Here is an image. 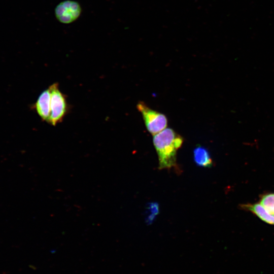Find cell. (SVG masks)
<instances>
[{
    "label": "cell",
    "instance_id": "obj_7",
    "mask_svg": "<svg viewBox=\"0 0 274 274\" xmlns=\"http://www.w3.org/2000/svg\"><path fill=\"white\" fill-rule=\"evenodd\" d=\"M246 207L262 221L274 225V215L269 213L260 203L248 205Z\"/></svg>",
    "mask_w": 274,
    "mask_h": 274
},
{
    "label": "cell",
    "instance_id": "obj_9",
    "mask_svg": "<svg viewBox=\"0 0 274 274\" xmlns=\"http://www.w3.org/2000/svg\"><path fill=\"white\" fill-rule=\"evenodd\" d=\"M159 206L157 203L151 202L148 204L147 216L146 221L148 224H151L153 222L159 213Z\"/></svg>",
    "mask_w": 274,
    "mask_h": 274
},
{
    "label": "cell",
    "instance_id": "obj_3",
    "mask_svg": "<svg viewBox=\"0 0 274 274\" xmlns=\"http://www.w3.org/2000/svg\"><path fill=\"white\" fill-rule=\"evenodd\" d=\"M51 92L50 114L48 123L55 126L63 120L68 111V105L65 95L59 88L57 83L49 87Z\"/></svg>",
    "mask_w": 274,
    "mask_h": 274
},
{
    "label": "cell",
    "instance_id": "obj_2",
    "mask_svg": "<svg viewBox=\"0 0 274 274\" xmlns=\"http://www.w3.org/2000/svg\"><path fill=\"white\" fill-rule=\"evenodd\" d=\"M136 108L142 115L147 130L153 135L166 128L167 119L164 114L151 109L142 101L137 104Z\"/></svg>",
    "mask_w": 274,
    "mask_h": 274
},
{
    "label": "cell",
    "instance_id": "obj_4",
    "mask_svg": "<svg viewBox=\"0 0 274 274\" xmlns=\"http://www.w3.org/2000/svg\"><path fill=\"white\" fill-rule=\"evenodd\" d=\"M80 4L74 1L66 0L58 4L55 9V15L60 22L69 24L77 20L81 13Z\"/></svg>",
    "mask_w": 274,
    "mask_h": 274
},
{
    "label": "cell",
    "instance_id": "obj_6",
    "mask_svg": "<svg viewBox=\"0 0 274 274\" xmlns=\"http://www.w3.org/2000/svg\"><path fill=\"white\" fill-rule=\"evenodd\" d=\"M194 161L198 166L210 167L213 165L209 151L204 147L198 146L193 150Z\"/></svg>",
    "mask_w": 274,
    "mask_h": 274
},
{
    "label": "cell",
    "instance_id": "obj_8",
    "mask_svg": "<svg viewBox=\"0 0 274 274\" xmlns=\"http://www.w3.org/2000/svg\"><path fill=\"white\" fill-rule=\"evenodd\" d=\"M260 204L271 214L274 215V193L264 195Z\"/></svg>",
    "mask_w": 274,
    "mask_h": 274
},
{
    "label": "cell",
    "instance_id": "obj_5",
    "mask_svg": "<svg viewBox=\"0 0 274 274\" xmlns=\"http://www.w3.org/2000/svg\"><path fill=\"white\" fill-rule=\"evenodd\" d=\"M51 92L50 88L44 90L39 96L34 108L43 121L48 123L50 114Z\"/></svg>",
    "mask_w": 274,
    "mask_h": 274
},
{
    "label": "cell",
    "instance_id": "obj_1",
    "mask_svg": "<svg viewBox=\"0 0 274 274\" xmlns=\"http://www.w3.org/2000/svg\"><path fill=\"white\" fill-rule=\"evenodd\" d=\"M153 142L158 157L160 169L177 165V152L183 143V138L174 129L166 128L153 135Z\"/></svg>",
    "mask_w": 274,
    "mask_h": 274
}]
</instances>
